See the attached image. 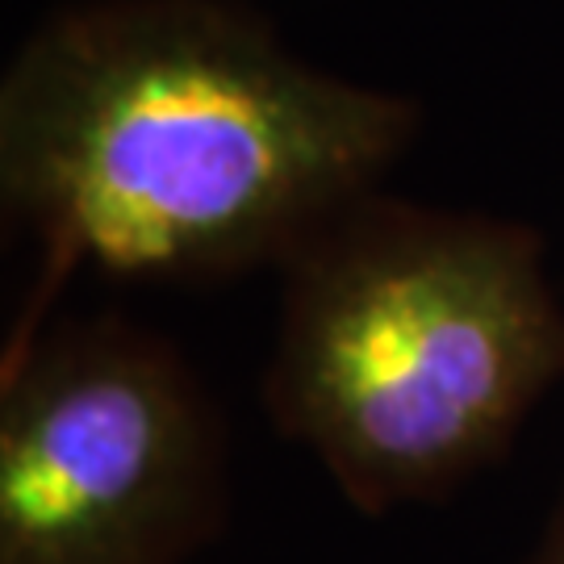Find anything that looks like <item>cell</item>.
Returning <instances> with one entry per match:
<instances>
[{
  "instance_id": "6da1fadb",
  "label": "cell",
  "mask_w": 564,
  "mask_h": 564,
  "mask_svg": "<svg viewBox=\"0 0 564 564\" xmlns=\"http://www.w3.org/2000/svg\"><path fill=\"white\" fill-rule=\"evenodd\" d=\"M419 105L323 72L230 0H88L46 18L0 80L4 209L72 268L223 281L284 263L377 193Z\"/></svg>"
},
{
  "instance_id": "3957f363",
  "label": "cell",
  "mask_w": 564,
  "mask_h": 564,
  "mask_svg": "<svg viewBox=\"0 0 564 564\" xmlns=\"http://www.w3.org/2000/svg\"><path fill=\"white\" fill-rule=\"evenodd\" d=\"M226 514V431L167 339L21 326L0 381V564H181Z\"/></svg>"
},
{
  "instance_id": "7a4b0ae2",
  "label": "cell",
  "mask_w": 564,
  "mask_h": 564,
  "mask_svg": "<svg viewBox=\"0 0 564 564\" xmlns=\"http://www.w3.org/2000/svg\"><path fill=\"white\" fill-rule=\"evenodd\" d=\"M281 268L268 414L364 514L468 481L564 381L527 223L368 193Z\"/></svg>"
},
{
  "instance_id": "277c9868",
  "label": "cell",
  "mask_w": 564,
  "mask_h": 564,
  "mask_svg": "<svg viewBox=\"0 0 564 564\" xmlns=\"http://www.w3.org/2000/svg\"><path fill=\"white\" fill-rule=\"evenodd\" d=\"M527 564H564V506L556 510L552 527H547L544 544L531 552V561Z\"/></svg>"
}]
</instances>
